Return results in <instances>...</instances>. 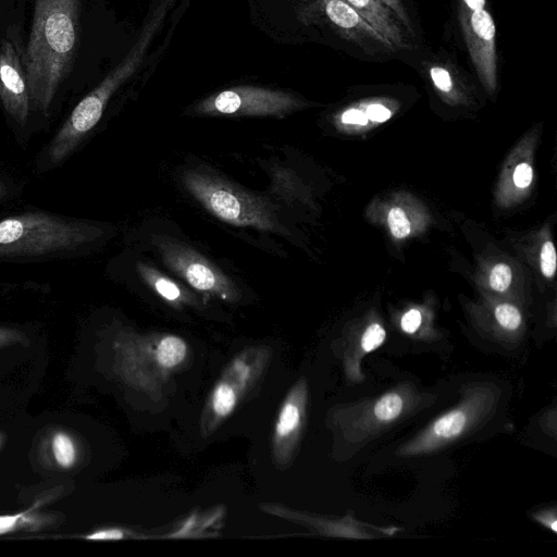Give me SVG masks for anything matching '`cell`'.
Returning a JSON list of instances; mask_svg holds the SVG:
<instances>
[{
	"instance_id": "cell-1",
	"label": "cell",
	"mask_w": 557,
	"mask_h": 557,
	"mask_svg": "<svg viewBox=\"0 0 557 557\" xmlns=\"http://www.w3.org/2000/svg\"><path fill=\"white\" fill-rule=\"evenodd\" d=\"M81 0H35L24 51L29 103L47 114L67 76L79 38Z\"/></svg>"
},
{
	"instance_id": "cell-2",
	"label": "cell",
	"mask_w": 557,
	"mask_h": 557,
	"mask_svg": "<svg viewBox=\"0 0 557 557\" xmlns=\"http://www.w3.org/2000/svg\"><path fill=\"white\" fill-rule=\"evenodd\" d=\"M102 235L84 222L44 212H27L0 221V257H38L76 249Z\"/></svg>"
},
{
	"instance_id": "cell-3",
	"label": "cell",
	"mask_w": 557,
	"mask_h": 557,
	"mask_svg": "<svg viewBox=\"0 0 557 557\" xmlns=\"http://www.w3.org/2000/svg\"><path fill=\"white\" fill-rule=\"evenodd\" d=\"M182 182L185 188L221 221L235 226L284 233L272 206L265 198L249 194L200 169L185 171Z\"/></svg>"
},
{
	"instance_id": "cell-4",
	"label": "cell",
	"mask_w": 557,
	"mask_h": 557,
	"mask_svg": "<svg viewBox=\"0 0 557 557\" xmlns=\"http://www.w3.org/2000/svg\"><path fill=\"white\" fill-rule=\"evenodd\" d=\"M271 357L265 346L248 347L232 359L214 384L200 420L203 437L214 432L252 389Z\"/></svg>"
},
{
	"instance_id": "cell-5",
	"label": "cell",
	"mask_w": 557,
	"mask_h": 557,
	"mask_svg": "<svg viewBox=\"0 0 557 557\" xmlns=\"http://www.w3.org/2000/svg\"><path fill=\"white\" fill-rule=\"evenodd\" d=\"M297 3L300 22L329 29L345 44H349L357 53L381 58L399 52L345 0H297Z\"/></svg>"
},
{
	"instance_id": "cell-6",
	"label": "cell",
	"mask_w": 557,
	"mask_h": 557,
	"mask_svg": "<svg viewBox=\"0 0 557 557\" xmlns=\"http://www.w3.org/2000/svg\"><path fill=\"white\" fill-rule=\"evenodd\" d=\"M151 242L168 268L193 288L226 301L240 297L235 283L194 248L164 235H153Z\"/></svg>"
},
{
	"instance_id": "cell-7",
	"label": "cell",
	"mask_w": 557,
	"mask_h": 557,
	"mask_svg": "<svg viewBox=\"0 0 557 557\" xmlns=\"http://www.w3.org/2000/svg\"><path fill=\"white\" fill-rule=\"evenodd\" d=\"M300 106L297 97L283 90L236 86L207 97L194 110L205 115L283 117Z\"/></svg>"
},
{
	"instance_id": "cell-8",
	"label": "cell",
	"mask_w": 557,
	"mask_h": 557,
	"mask_svg": "<svg viewBox=\"0 0 557 557\" xmlns=\"http://www.w3.org/2000/svg\"><path fill=\"white\" fill-rule=\"evenodd\" d=\"M458 18L481 83L494 90L497 82L496 26L485 0H458Z\"/></svg>"
},
{
	"instance_id": "cell-9",
	"label": "cell",
	"mask_w": 557,
	"mask_h": 557,
	"mask_svg": "<svg viewBox=\"0 0 557 557\" xmlns=\"http://www.w3.org/2000/svg\"><path fill=\"white\" fill-rule=\"evenodd\" d=\"M307 389L298 381L284 397L272 434L273 462L286 469L293 458L305 417Z\"/></svg>"
},
{
	"instance_id": "cell-10",
	"label": "cell",
	"mask_w": 557,
	"mask_h": 557,
	"mask_svg": "<svg viewBox=\"0 0 557 557\" xmlns=\"http://www.w3.org/2000/svg\"><path fill=\"white\" fill-rule=\"evenodd\" d=\"M0 99L7 113L21 126L29 111V94L21 52L9 39L0 46Z\"/></svg>"
},
{
	"instance_id": "cell-11",
	"label": "cell",
	"mask_w": 557,
	"mask_h": 557,
	"mask_svg": "<svg viewBox=\"0 0 557 557\" xmlns=\"http://www.w3.org/2000/svg\"><path fill=\"white\" fill-rule=\"evenodd\" d=\"M376 33L399 52L413 49V39L380 0H345Z\"/></svg>"
},
{
	"instance_id": "cell-12",
	"label": "cell",
	"mask_w": 557,
	"mask_h": 557,
	"mask_svg": "<svg viewBox=\"0 0 557 557\" xmlns=\"http://www.w3.org/2000/svg\"><path fill=\"white\" fill-rule=\"evenodd\" d=\"M137 271L146 284L170 304H190L194 297L188 290L145 262L137 263Z\"/></svg>"
},
{
	"instance_id": "cell-13",
	"label": "cell",
	"mask_w": 557,
	"mask_h": 557,
	"mask_svg": "<svg viewBox=\"0 0 557 557\" xmlns=\"http://www.w3.org/2000/svg\"><path fill=\"white\" fill-rule=\"evenodd\" d=\"M38 506V503H36L24 511L0 515V535L15 532L21 529L36 531L49 523L50 517L38 512L36 510Z\"/></svg>"
},
{
	"instance_id": "cell-14",
	"label": "cell",
	"mask_w": 557,
	"mask_h": 557,
	"mask_svg": "<svg viewBox=\"0 0 557 557\" xmlns=\"http://www.w3.org/2000/svg\"><path fill=\"white\" fill-rule=\"evenodd\" d=\"M157 355L161 367L170 373L185 360L187 344L173 334L159 335Z\"/></svg>"
},
{
	"instance_id": "cell-15",
	"label": "cell",
	"mask_w": 557,
	"mask_h": 557,
	"mask_svg": "<svg viewBox=\"0 0 557 557\" xmlns=\"http://www.w3.org/2000/svg\"><path fill=\"white\" fill-rule=\"evenodd\" d=\"M51 453L55 463L62 469H70L77 459V447L66 432L58 431L51 437Z\"/></svg>"
},
{
	"instance_id": "cell-16",
	"label": "cell",
	"mask_w": 557,
	"mask_h": 557,
	"mask_svg": "<svg viewBox=\"0 0 557 557\" xmlns=\"http://www.w3.org/2000/svg\"><path fill=\"white\" fill-rule=\"evenodd\" d=\"M466 416L460 410H454L440 418L433 425V432L438 437H453L465 428Z\"/></svg>"
},
{
	"instance_id": "cell-17",
	"label": "cell",
	"mask_w": 557,
	"mask_h": 557,
	"mask_svg": "<svg viewBox=\"0 0 557 557\" xmlns=\"http://www.w3.org/2000/svg\"><path fill=\"white\" fill-rule=\"evenodd\" d=\"M403 409V399L396 393L384 395L374 407V414L381 421H389L399 416Z\"/></svg>"
},
{
	"instance_id": "cell-18",
	"label": "cell",
	"mask_w": 557,
	"mask_h": 557,
	"mask_svg": "<svg viewBox=\"0 0 557 557\" xmlns=\"http://www.w3.org/2000/svg\"><path fill=\"white\" fill-rule=\"evenodd\" d=\"M387 9L392 11L395 17L398 20L400 25L405 28V30L409 34V36L414 39L417 36L413 20L411 14L409 13L405 2L403 0H380Z\"/></svg>"
},
{
	"instance_id": "cell-19",
	"label": "cell",
	"mask_w": 557,
	"mask_h": 557,
	"mask_svg": "<svg viewBox=\"0 0 557 557\" xmlns=\"http://www.w3.org/2000/svg\"><path fill=\"white\" fill-rule=\"evenodd\" d=\"M388 226L396 238H404L410 233V222L400 208H393L387 218Z\"/></svg>"
},
{
	"instance_id": "cell-20",
	"label": "cell",
	"mask_w": 557,
	"mask_h": 557,
	"mask_svg": "<svg viewBox=\"0 0 557 557\" xmlns=\"http://www.w3.org/2000/svg\"><path fill=\"white\" fill-rule=\"evenodd\" d=\"M498 323L507 330H516L521 323V314L518 309L508 304H502L495 309Z\"/></svg>"
},
{
	"instance_id": "cell-21",
	"label": "cell",
	"mask_w": 557,
	"mask_h": 557,
	"mask_svg": "<svg viewBox=\"0 0 557 557\" xmlns=\"http://www.w3.org/2000/svg\"><path fill=\"white\" fill-rule=\"evenodd\" d=\"M511 270L507 264L500 263L493 268L490 275V285L497 292H504L511 283Z\"/></svg>"
},
{
	"instance_id": "cell-22",
	"label": "cell",
	"mask_w": 557,
	"mask_h": 557,
	"mask_svg": "<svg viewBox=\"0 0 557 557\" xmlns=\"http://www.w3.org/2000/svg\"><path fill=\"white\" fill-rule=\"evenodd\" d=\"M385 339L384 329L374 323L371 324L362 335L361 346L366 352L372 351L377 348Z\"/></svg>"
},
{
	"instance_id": "cell-23",
	"label": "cell",
	"mask_w": 557,
	"mask_h": 557,
	"mask_svg": "<svg viewBox=\"0 0 557 557\" xmlns=\"http://www.w3.org/2000/svg\"><path fill=\"white\" fill-rule=\"evenodd\" d=\"M556 250L552 242H546L541 251V270L546 277H552L556 271Z\"/></svg>"
},
{
	"instance_id": "cell-24",
	"label": "cell",
	"mask_w": 557,
	"mask_h": 557,
	"mask_svg": "<svg viewBox=\"0 0 557 557\" xmlns=\"http://www.w3.org/2000/svg\"><path fill=\"white\" fill-rule=\"evenodd\" d=\"M128 536V532L119 528H107L94 531L83 536L88 541H117Z\"/></svg>"
},
{
	"instance_id": "cell-25",
	"label": "cell",
	"mask_w": 557,
	"mask_h": 557,
	"mask_svg": "<svg viewBox=\"0 0 557 557\" xmlns=\"http://www.w3.org/2000/svg\"><path fill=\"white\" fill-rule=\"evenodd\" d=\"M533 177L532 168L528 163H520L516 166L513 172V183L519 188L528 187Z\"/></svg>"
},
{
	"instance_id": "cell-26",
	"label": "cell",
	"mask_w": 557,
	"mask_h": 557,
	"mask_svg": "<svg viewBox=\"0 0 557 557\" xmlns=\"http://www.w3.org/2000/svg\"><path fill=\"white\" fill-rule=\"evenodd\" d=\"M366 115L368 120L374 122H384L391 117L392 112L381 103H373L367 107Z\"/></svg>"
},
{
	"instance_id": "cell-27",
	"label": "cell",
	"mask_w": 557,
	"mask_h": 557,
	"mask_svg": "<svg viewBox=\"0 0 557 557\" xmlns=\"http://www.w3.org/2000/svg\"><path fill=\"white\" fill-rule=\"evenodd\" d=\"M421 323V313L416 310L411 309L408 312H406L401 318V329L406 333H413L418 330Z\"/></svg>"
},
{
	"instance_id": "cell-28",
	"label": "cell",
	"mask_w": 557,
	"mask_h": 557,
	"mask_svg": "<svg viewBox=\"0 0 557 557\" xmlns=\"http://www.w3.org/2000/svg\"><path fill=\"white\" fill-rule=\"evenodd\" d=\"M341 121L344 124H357V125H366L368 123V117L366 112L359 109H347L341 115Z\"/></svg>"
},
{
	"instance_id": "cell-29",
	"label": "cell",
	"mask_w": 557,
	"mask_h": 557,
	"mask_svg": "<svg viewBox=\"0 0 557 557\" xmlns=\"http://www.w3.org/2000/svg\"><path fill=\"white\" fill-rule=\"evenodd\" d=\"M24 335L14 329L0 327V346L23 342Z\"/></svg>"
},
{
	"instance_id": "cell-30",
	"label": "cell",
	"mask_w": 557,
	"mask_h": 557,
	"mask_svg": "<svg viewBox=\"0 0 557 557\" xmlns=\"http://www.w3.org/2000/svg\"><path fill=\"white\" fill-rule=\"evenodd\" d=\"M5 194V185L3 184V182L0 181V199L4 196Z\"/></svg>"
}]
</instances>
